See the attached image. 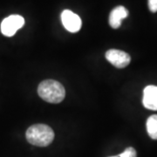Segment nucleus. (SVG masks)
<instances>
[{"instance_id":"20e7f679","label":"nucleus","mask_w":157,"mask_h":157,"mask_svg":"<svg viewBox=\"0 0 157 157\" xmlns=\"http://www.w3.org/2000/svg\"><path fill=\"white\" fill-rule=\"evenodd\" d=\"M106 59L113 67L124 68L128 67L131 61V57L128 53L117 49H111L106 52Z\"/></svg>"},{"instance_id":"0eeeda50","label":"nucleus","mask_w":157,"mask_h":157,"mask_svg":"<svg viewBox=\"0 0 157 157\" xmlns=\"http://www.w3.org/2000/svg\"><path fill=\"white\" fill-rule=\"evenodd\" d=\"M128 16V11L124 6L115 7L110 13L109 25L113 29H117L121 25V20Z\"/></svg>"},{"instance_id":"9d476101","label":"nucleus","mask_w":157,"mask_h":157,"mask_svg":"<svg viewBox=\"0 0 157 157\" xmlns=\"http://www.w3.org/2000/svg\"><path fill=\"white\" fill-rule=\"evenodd\" d=\"M148 8L152 12H156L157 0H148Z\"/></svg>"},{"instance_id":"6e6552de","label":"nucleus","mask_w":157,"mask_h":157,"mask_svg":"<svg viewBox=\"0 0 157 157\" xmlns=\"http://www.w3.org/2000/svg\"><path fill=\"white\" fill-rule=\"evenodd\" d=\"M147 131L154 140H157V114L151 115L147 121Z\"/></svg>"},{"instance_id":"f03ea898","label":"nucleus","mask_w":157,"mask_h":157,"mask_svg":"<svg viewBox=\"0 0 157 157\" xmlns=\"http://www.w3.org/2000/svg\"><path fill=\"white\" fill-rule=\"evenodd\" d=\"M38 94L44 101L57 104L65 99L66 91L59 82L53 79H46L39 85Z\"/></svg>"},{"instance_id":"39448f33","label":"nucleus","mask_w":157,"mask_h":157,"mask_svg":"<svg viewBox=\"0 0 157 157\" xmlns=\"http://www.w3.org/2000/svg\"><path fill=\"white\" fill-rule=\"evenodd\" d=\"M61 21L64 27L70 33H77L80 30L82 25L80 17L69 10H65L62 12Z\"/></svg>"},{"instance_id":"7ed1b4c3","label":"nucleus","mask_w":157,"mask_h":157,"mask_svg":"<svg viewBox=\"0 0 157 157\" xmlns=\"http://www.w3.org/2000/svg\"><path fill=\"white\" fill-rule=\"evenodd\" d=\"M25 25V18L20 15H11L1 23V33L6 37H12Z\"/></svg>"},{"instance_id":"f257e3e1","label":"nucleus","mask_w":157,"mask_h":157,"mask_svg":"<svg viewBox=\"0 0 157 157\" xmlns=\"http://www.w3.org/2000/svg\"><path fill=\"white\" fill-rule=\"evenodd\" d=\"M26 139L32 145L46 147L50 145L54 139V132L47 125L36 124L27 129Z\"/></svg>"},{"instance_id":"9b49d317","label":"nucleus","mask_w":157,"mask_h":157,"mask_svg":"<svg viewBox=\"0 0 157 157\" xmlns=\"http://www.w3.org/2000/svg\"><path fill=\"white\" fill-rule=\"evenodd\" d=\"M111 157H118V156H111Z\"/></svg>"},{"instance_id":"423d86ee","label":"nucleus","mask_w":157,"mask_h":157,"mask_svg":"<svg viewBox=\"0 0 157 157\" xmlns=\"http://www.w3.org/2000/svg\"><path fill=\"white\" fill-rule=\"evenodd\" d=\"M143 106L150 110L157 111V86H147L143 91Z\"/></svg>"},{"instance_id":"1a4fd4ad","label":"nucleus","mask_w":157,"mask_h":157,"mask_svg":"<svg viewBox=\"0 0 157 157\" xmlns=\"http://www.w3.org/2000/svg\"><path fill=\"white\" fill-rule=\"evenodd\" d=\"M119 157H136V151L135 150L134 147H128L126 148V150L121 153Z\"/></svg>"}]
</instances>
